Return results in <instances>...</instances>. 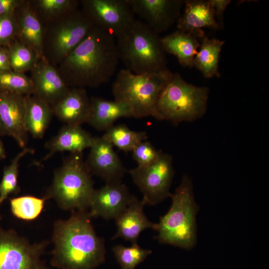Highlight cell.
I'll list each match as a JSON object with an SVG mask.
<instances>
[{"label": "cell", "mask_w": 269, "mask_h": 269, "mask_svg": "<svg viewBox=\"0 0 269 269\" xmlns=\"http://www.w3.org/2000/svg\"><path fill=\"white\" fill-rule=\"evenodd\" d=\"M120 60L116 38L94 26L56 68L70 88H97L111 80Z\"/></svg>", "instance_id": "6da1fadb"}, {"label": "cell", "mask_w": 269, "mask_h": 269, "mask_svg": "<svg viewBox=\"0 0 269 269\" xmlns=\"http://www.w3.org/2000/svg\"><path fill=\"white\" fill-rule=\"evenodd\" d=\"M87 211H73L54 223L51 266L58 269H95L104 263V240L97 236Z\"/></svg>", "instance_id": "7a4b0ae2"}, {"label": "cell", "mask_w": 269, "mask_h": 269, "mask_svg": "<svg viewBox=\"0 0 269 269\" xmlns=\"http://www.w3.org/2000/svg\"><path fill=\"white\" fill-rule=\"evenodd\" d=\"M172 204L168 211L156 223L155 237L160 243L191 250L197 241L196 216L199 206L195 202L192 183L184 174L174 193L170 194Z\"/></svg>", "instance_id": "3957f363"}, {"label": "cell", "mask_w": 269, "mask_h": 269, "mask_svg": "<svg viewBox=\"0 0 269 269\" xmlns=\"http://www.w3.org/2000/svg\"><path fill=\"white\" fill-rule=\"evenodd\" d=\"M172 75L168 68L139 74L122 69L112 85L114 100L126 105L133 117L151 116L156 119L159 97Z\"/></svg>", "instance_id": "277c9868"}, {"label": "cell", "mask_w": 269, "mask_h": 269, "mask_svg": "<svg viewBox=\"0 0 269 269\" xmlns=\"http://www.w3.org/2000/svg\"><path fill=\"white\" fill-rule=\"evenodd\" d=\"M94 190L83 153H70L55 170L43 197L53 199L64 210L87 211Z\"/></svg>", "instance_id": "5b68a950"}, {"label": "cell", "mask_w": 269, "mask_h": 269, "mask_svg": "<svg viewBox=\"0 0 269 269\" xmlns=\"http://www.w3.org/2000/svg\"><path fill=\"white\" fill-rule=\"evenodd\" d=\"M116 41L120 60L132 72L139 74L167 69L161 38L140 19H136Z\"/></svg>", "instance_id": "8992f818"}, {"label": "cell", "mask_w": 269, "mask_h": 269, "mask_svg": "<svg viewBox=\"0 0 269 269\" xmlns=\"http://www.w3.org/2000/svg\"><path fill=\"white\" fill-rule=\"evenodd\" d=\"M209 92L207 87L188 83L179 74L172 73L159 97L156 119L177 126L202 118L207 110Z\"/></svg>", "instance_id": "52a82bcc"}, {"label": "cell", "mask_w": 269, "mask_h": 269, "mask_svg": "<svg viewBox=\"0 0 269 269\" xmlns=\"http://www.w3.org/2000/svg\"><path fill=\"white\" fill-rule=\"evenodd\" d=\"M94 26L78 9L46 24L42 58L57 67Z\"/></svg>", "instance_id": "ba28073f"}, {"label": "cell", "mask_w": 269, "mask_h": 269, "mask_svg": "<svg viewBox=\"0 0 269 269\" xmlns=\"http://www.w3.org/2000/svg\"><path fill=\"white\" fill-rule=\"evenodd\" d=\"M48 241L30 243L0 226V269H52L42 260Z\"/></svg>", "instance_id": "9c48e42d"}, {"label": "cell", "mask_w": 269, "mask_h": 269, "mask_svg": "<svg viewBox=\"0 0 269 269\" xmlns=\"http://www.w3.org/2000/svg\"><path fill=\"white\" fill-rule=\"evenodd\" d=\"M172 162L171 155L161 150L159 158L154 163L129 170L146 204L155 205L170 197L174 175Z\"/></svg>", "instance_id": "30bf717a"}, {"label": "cell", "mask_w": 269, "mask_h": 269, "mask_svg": "<svg viewBox=\"0 0 269 269\" xmlns=\"http://www.w3.org/2000/svg\"><path fill=\"white\" fill-rule=\"evenodd\" d=\"M79 2L81 10L93 24L116 39L136 20L127 0H81Z\"/></svg>", "instance_id": "8fae6325"}, {"label": "cell", "mask_w": 269, "mask_h": 269, "mask_svg": "<svg viewBox=\"0 0 269 269\" xmlns=\"http://www.w3.org/2000/svg\"><path fill=\"white\" fill-rule=\"evenodd\" d=\"M134 15L159 34L167 30L180 15L184 0H127Z\"/></svg>", "instance_id": "7c38bea8"}, {"label": "cell", "mask_w": 269, "mask_h": 269, "mask_svg": "<svg viewBox=\"0 0 269 269\" xmlns=\"http://www.w3.org/2000/svg\"><path fill=\"white\" fill-rule=\"evenodd\" d=\"M86 164L106 183L122 182L126 169L113 145L103 136L94 137Z\"/></svg>", "instance_id": "4fadbf2b"}, {"label": "cell", "mask_w": 269, "mask_h": 269, "mask_svg": "<svg viewBox=\"0 0 269 269\" xmlns=\"http://www.w3.org/2000/svg\"><path fill=\"white\" fill-rule=\"evenodd\" d=\"M135 197L122 182L106 183L95 189L90 199L88 212L93 218L115 219Z\"/></svg>", "instance_id": "5bb4252c"}, {"label": "cell", "mask_w": 269, "mask_h": 269, "mask_svg": "<svg viewBox=\"0 0 269 269\" xmlns=\"http://www.w3.org/2000/svg\"><path fill=\"white\" fill-rule=\"evenodd\" d=\"M26 96L0 89V120L7 135L22 148L26 147L28 133L25 125Z\"/></svg>", "instance_id": "9a60e30c"}, {"label": "cell", "mask_w": 269, "mask_h": 269, "mask_svg": "<svg viewBox=\"0 0 269 269\" xmlns=\"http://www.w3.org/2000/svg\"><path fill=\"white\" fill-rule=\"evenodd\" d=\"M33 95L53 106L63 98L70 88L60 75L56 67L39 59L30 71Z\"/></svg>", "instance_id": "2e32d148"}, {"label": "cell", "mask_w": 269, "mask_h": 269, "mask_svg": "<svg viewBox=\"0 0 269 269\" xmlns=\"http://www.w3.org/2000/svg\"><path fill=\"white\" fill-rule=\"evenodd\" d=\"M183 13L177 21L178 30L193 33L200 39L205 34L204 28H220L210 0H184Z\"/></svg>", "instance_id": "e0dca14e"}, {"label": "cell", "mask_w": 269, "mask_h": 269, "mask_svg": "<svg viewBox=\"0 0 269 269\" xmlns=\"http://www.w3.org/2000/svg\"><path fill=\"white\" fill-rule=\"evenodd\" d=\"M51 107L53 115L65 125L81 126L87 123L90 98L85 88H70L67 94Z\"/></svg>", "instance_id": "ac0fdd59"}, {"label": "cell", "mask_w": 269, "mask_h": 269, "mask_svg": "<svg viewBox=\"0 0 269 269\" xmlns=\"http://www.w3.org/2000/svg\"><path fill=\"white\" fill-rule=\"evenodd\" d=\"M146 204L135 196L127 208L115 220L117 232L113 240L121 238L132 244L137 243L140 233L147 229H155L156 223L150 221L143 212Z\"/></svg>", "instance_id": "d6986e66"}, {"label": "cell", "mask_w": 269, "mask_h": 269, "mask_svg": "<svg viewBox=\"0 0 269 269\" xmlns=\"http://www.w3.org/2000/svg\"><path fill=\"white\" fill-rule=\"evenodd\" d=\"M14 14L18 29L16 39L41 59L45 25L35 15L27 0H24L14 10Z\"/></svg>", "instance_id": "ffe728a7"}, {"label": "cell", "mask_w": 269, "mask_h": 269, "mask_svg": "<svg viewBox=\"0 0 269 269\" xmlns=\"http://www.w3.org/2000/svg\"><path fill=\"white\" fill-rule=\"evenodd\" d=\"M94 138L81 126L65 124L57 134L46 143L45 146L48 153L43 160L50 158L59 152L83 153L85 149L91 147Z\"/></svg>", "instance_id": "44dd1931"}, {"label": "cell", "mask_w": 269, "mask_h": 269, "mask_svg": "<svg viewBox=\"0 0 269 269\" xmlns=\"http://www.w3.org/2000/svg\"><path fill=\"white\" fill-rule=\"evenodd\" d=\"M130 117H133L131 111L124 103L99 97L90 98L87 123L98 131H106L118 119Z\"/></svg>", "instance_id": "7402d4cb"}, {"label": "cell", "mask_w": 269, "mask_h": 269, "mask_svg": "<svg viewBox=\"0 0 269 269\" xmlns=\"http://www.w3.org/2000/svg\"><path fill=\"white\" fill-rule=\"evenodd\" d=\"M161 41L166 53L175 56L182 66H193L194 59L200 44L197 36L177 30L161 38Z\"/></svg>", "instance_id": "603a6c76"}, {"label": "cell", "mask_w": 269, "mask_h": 269, "mask_svg": "<svg viewBox=\"0 0 269 269\" xmlns=\"http://www.w3.org/2000/svg\"><path fill=\"white\" fill-rule=\"evenodd\" d=\"M53 115L49 104L33 95L26 96L25 125L33 138L43 137Z\"/></svg>", "instance_id": "cb8c5ba5"}, {"label": "cell", "mask_w": 269, "mask_h": 269, "mask_svg": "<svg viewBox=\"0 0 269 269\" xmlns=\"http://www.w3.org/2000/svg\"><path fill=\"white\" fill-rule=\"evenodd\" d=\"M200 41L199 51L194 58L193 66L206 78L219 77V57L224 41L209 38L205 34Z\"/></svg>", "instance_id": "d4e9b609"}, {"label": "cell", "mask_w": 269, "mask_h": 269, "mask_svg": "<svg viewBox=\"0 0 269 269\" xmlns=\"http://www.w3.org/2000/svg\"><path fill=\"white\" fill-rule=\"evenodd\" d=\"M40 21L45 25L78 9L77 0H27Z\"/></svg>", "instance_id": "484cf974"}, {"label": "cell", "mask_w": 269, "mask_h": 269, "mask_svg": "<svg viewBox=\"0 0 269 269\" xmlns=\"http://www.w3.org/2000/svg\"><path fill=\"white\" fill-rule=\"evenodd\" d=\"M103 135L113 146L125 152H132L139 143L147 138L145 132L133 131L125 124L113 125Z\"/></svg>", "instance_id": "4316f807"}, {"label": "cell", "mask_w": 269, "mask_h": 269, "mask_svg": "<svg viewBox=\"0 0 269 269\" xmlns=\"http://www.w3.org/2000/svg\"><path fill=\"white\" fill-rule=\"evenodd\" d=\"M34 149L25 147L12 159L10 163L3 170L0 182V204L1 205L11 194H17L20 191L18 185L19 166L21 159L28 154H32Z\"/></svg>", "instance_id": "83f0119b"}, {"label": "cell", "mask_w": 269, "mask_h": 269, "mask_svg": "<svg viewBox=\"0 0 269 269\" xmlns=\"http://www.w3.org/2000/svg\"><path fill=\"white\" fill-rule=\"evenodd\" d=\"M47 200L26 195L10 199V210L13 215L18 219L31 221L36 219L41 214Z\"/></svg>", "instance_id": "f1b7e54d"}, {"label": "cell", "mask_w": 269, "mask_h": 269, "mask_svg": "<svg viewBox=\"0 0 269 269\" xmlns=\"http://www.w3.org/2000/svg\"><path fill=\"white\" fill-rule=\"evenodd\" d=\"M7 47L11 70L24 73L30 71L39 60L34 51L16 39Z\"/></svg>", "instance_id": "f546056e"}, {"label": "cell", "mask_w": 269, "mask_h": 269, "mask_svg": "<svg viewBox=\"0 0 269 269\" xmlns=\"http://www.w3.org/2000/svg\"><path fill=\"white\" fill-rule=\"evenodd\" d=\"M113 252L122 269H135L152 253L151 250L141 248L137 243L129 247L116 245Z\"/></svg>", "instance_id": "4dcf8cb0"}, {"label": "cell", "mask_w": 269, "mask_h": 269, "mask_svg": "<svg viewBox=\"0 0 269 269\" xmlns=\"http://www.w3.org/2000/svg\"><path fill=\"white\" fill-rule=\"evenodd\" d=\"M0 89L25 96L33 92L30 77L11 70L0 72Z\"/></svg>", "instance_id": "1f68e13d"}, {"label": "cell", "mask_w": 269, "mask_h": 269, "mask_svg": "<svg viewBox=\"0 0 269 269\" xmlns=\"http://www.w3.org/2000/svg\"><path fill=\"white\" fill-rule=\"evenodd\" d=\"M161 150H158L149 141L146 140L139 143L132 151L133 157L138 167H144L156 161Z\"/></svg>", "instance_id": "d6a6232c"}, {"label": "cell", "mask_w": 269, "mask_h": 269, "mask_svg": "<svg viewBox=\"0 0 269 269\" xmlns=\"http://www.w3.org/2000/svg\"><path fill=\"white\" fill-rule=\"evenodd\" d=\"M17 32L14 11L0 15V46H8L16 39Z\"/></svg>", "instance_id": "836d02e7"}, {"label": "cell", "mask_w": 269, "mask_h": 269, "mask_svg": "<svg viewBox=\"0 0 269 269\" xmlns=\"http://www.w3.org/2000/svg\"><path fill=\"white\" fill-rule=\"evenodd\" d=\"M215 14L217 22L220 27L223 26V15L228 5L231 2L230 0H209Z\"/></svg>", "instance_id": "e575fe53"}, {"label": "cell", "mask_w": 269, "mask_h": 269, "mask_svg": "<svg viewBox=\"0 0 269 269\" xmlns=\"http://www.w3.org/2000/svg\"><path fill=\"white\" fill-rule=\"evenodd\" d=\"M24 0H0V15L12 12Z\"/></svg>", "instance_id": "d590c367"}, {"label": "cell", "mask_w": 269, "mask_h": 269, "mask_svg": "<svg viewBox=\"0 0 269 269\" xmlns=\"http://www.w3.org/2000/svg\"><path fill=\"white\" fill-rule=\"evenodd\" d=\"M10 70L7 47L1 46L0 48V72Z\"/></svg>", "instance_id": "8d00e7d4"}, {"label": "cell", "mask_w": 269, "mask_h": 269, "mask_svg": "<svg viewBox=\"0 0 269 269\" xmlns=\"http://www.w3.org/2000/svg\"><path fill=\"white\" fill-rule=\"evenodd\" d=\"M5 156V150L3 143L0 138V160L4 158Z\"/></svg>", "instance_id": "74e56055"}, {"label": "cell", "mask_w": 269, "mask_h": 269, "mask_svg": "<svg viewBox=\"0 0 269 269\" xmlns=\"http://www.w3.org/2000/svg\"><path fill=\"white\" fill-rule=\"evenodd\" d=\"M3 135H7V134L0 120V136Z\"/></svg>", "instance_id": "f35d334b"}, {"label": "cell", "mask_w": 269, "mask_h": 269, "mask_svg": "<svg viewBox=\"0 0 269 269\" xmlns=\"http://www.w3.org/2000/svg\"><path fill=\"white\" fill-rule=\"evenodd\" d=\"M1 218V215H0V220Z\"/></svg>", "instance_id": "ab89813d"}, {"label": "cell", "mask_w": 269, "mask_h": 269, "mask_svg": "<svg viewBox=\"0 0 269 269\" xmlns=\"http://www.w3.org/2000/svg\"><path fill=\"white\" fill-rule=\"evenodd\" d=\"M0 47H1V46H0Z\"/></svg>", "instance_id": "60d3db41"}]
</instances>
